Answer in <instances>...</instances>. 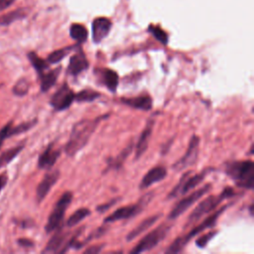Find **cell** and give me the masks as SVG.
<instances>
[{
  "label": "cell",
  "instance_id": "cell-32",
  "mask_svg": "<svg viewBox=\"0 0 254 254\" xmlns=\"http://www.w3.org/2000/svg\"><path fill=\"white\" fill-rule=\"evenodd\" d=\"M30 84L26 78L19 79L13 87V93L17 96H24L29 90Z\"/></svg>",
  "mask_w": 254,
  "mask_h": 254
},
{
  "label": "cell",
  "instance_id": "cell-42",
  "mask_svg": "<svg viewBox=\"0 0 254 254\" xmlns=\"http://www.w3.org/2000/svg\"><path fill=\"white\" fill-rule=\"evenodd\" d=\"M0 86H1V84H0Z\"/></svg>",
  "mask_w": 254,
  "mask_h": 254
},
{
  "label": "cell",
  "instance_id": "cell-3",
  "mask_svg": "<svg viewBox=\"0 0 254 254\" xmlns=\"http://www.w3.org/2000/svg\"><path fill=\"white\" fill-rule=\"evenodd\" d=\"M235 191L232 188L226 187L223 189V190L217 194V195H209L206 198L202 199L190 212L187 219L186 227L194 224L197 222L199 219H201L205 214L210 213L211 211L215 210L217 206L222 202L223 199L225 198H230L233 195H235Z\"/></svg>",
  "mask_w": 254,
  "mask_h": 254
},
{
  "label": "cell",
  "instance_id": "cell-24",
  "mask_svg": "<svg viewBox=\"0 0 254 254\" xmlns=\"http://www.w3.org/2000/svg\"><path fill=\"white\" fill-rule=\"evenodd\" d=\"M27 15V12L25 9H16L14 11H11L9 13L3 14L0 16V25L2 26H7L10 25L11 23L23 19Z\"/></svg>",
  "mask_w": 254,
  "mask_h": 254
},
{
  "label": "cell",
  "instance_id": "cell-18",
  "mask_svg": "<svg viewBox=\"0 0 254 254\" xmlns=\"http://www.w3.org/2000/svg\"><path fill=\"white\" fill-rule=\"evenodd\" d=\"M120 101L127 106L143 111H149L153 107V100L151 96L146 94H141L134 97H121Z\"/></svg>",
  "mask_w": 254,
  "mask_h": 254
},
{
  "label": "cell",
  "instance_id": "cell-25",
  "mask_svg": "<svg viewBox=\"0 0 254 254\" xmlns=\"http://www.w3.org/2000/svg\"><path fill=\"white\" fill-rule=\"evenodd\" d=\"M100 92L91 89V88H84L82 90H80L79 92H77L76 94H74V100L77 102H91L95 99H97L98 97H100Z\"/></svg>",
  "mask_w": 254,
  "mask_h": 254
},
{
  "label": "cell",
  "instance_id": "cell-41",
  "mask_svg": "<svg viewBox=\"0 0 254 254\" xmlns=\"http://www.w3.org/2000/svg\"><path fill=\"white\" fill-rule=\"evenodd\" d=\"M2 141H3V139L0 137V147H1V144H2Z\"/></svg>",
  "mask_w": 254,
  "mask_h": 254
},
{
  "label": "cell",
  "instance_id": "cell-5",
  "mask_svg": "<svg viewBox=\"0 0 254 254\" xmlns=\"http://www.w3.org/2000/svg\"><path fill=\"white\" fill-rule=\"evenodd\" d=\"M212 168H207L202 170L200 173L192 175L191 171H188L187 173L183 174V176L181 177L180 181L178 182V184L175 186V188L170 191V193L168 194L167 198L168 199H173L175 197H178L180 195H184L186 193H188L189 191L192 190L196 186H198L206 177V175L212 171Z\"/></svg>",
  "mask_w": 254,
  "mask_h": 254
},
{
  "label": "cell",
  "instance_id": "cell-17",
  "mask_svg": "<svg viewBox=\"0 0 254 254\" xmlns=\"http://www.w3.org/2000/svg\"><path fill=\"white\" fill-rule=\"evenodd\" d=\"M167 177V170L166 168L162 166H156L149 170L146 175L143 177V179L140 182L139 189L140 190H146L152 185L163 181Z\"/></svg>",
  "mask_w": 254,
  "mask_h": 254
},
{
  "label": "cell",
  "instance_id": "cell-7",
  "mask_svg": "<svg viewBox=\"0 0 254 254\" xmlns=\"http://www.w3.org/2000/svg\"><path fill=\"white\" fill-rule=\"evenodd\" d=\"M153 195H154L153 192H147L146 194L141 196L136 203L117 208L110 215L104 218V223H110V222H115L118 220L129 219L131 217H134L135 215L139 214L145 208V206L152 200Z\"/></svg>",
  "mask_w": 254,
  "mask_h": 254
},
{
  "label": "cell",
  "instance_id": "cell-15",
  "mask_svg": "<svg viewBox=\"0 0 254 254\" xmlns=\"http://www.w3.org/2000/svg\"><path fill=\"white\" fill-rule=\"evenodd\" d=\"M111 29V22L104 17H98L93 20L91 24L92 40L94 43H100L109 34Z\"/></svg>",
  "mask_w": 254,
  "mask_h": 254
},
{
  "label": "cell",
  "instance_id": "cell-36",
  "mask_svg": "<svg viewBox=\"0 0 254 254\" xmlns=\"http://www.w3.org/2000/svg\"><path fill=\"white\" fill-rule=\"evenodd\" d=\"M103 244H98V245H93V246H89L87 249L84 250L85 254H96L99 253L102 248H103Z\"/></svg>",
  "mask_w": 254,
  "mask_h": 254
},
{
  "label": "cell",
  "instance_id": "cell-8",
  "mask_svg": "<svg viewBox=\"0 0 254 254\" xmlns=\"http://www.w3.org/2000/svg\"><path fill=\"white\" fill-rule=\"evenodd\" d=\"M71 200H72V193L68 190L64 192L61 195V197L55 204V206L48 218L47 224L45 226L47 233H51L62 226L65 211H66L69 203L71 202Z\"/></svg>",
  "mask_w": 254,
  "mask_h": 254
},
{
  "label": "cell",
  "instance_id": "cell-22",
  "mask_svg": "<svg viewBox=\"0 0 254 254\" xmlns=\"http://www.w3.org/2000/svg\"><path fill=\"white\" fill-rule=\"evenodd\" d=\"M61 70H62V67L59 66L55 69H52L40 74L41 90L43 92L48 91L52 86H54V84L57 82V79L61 73Z\"/></svg>",
  "mask_w": 254,
  "mask_h": 254
},
{
  "label": "cell",
  "instance_id": "cell-10",
  "mask_svg": "<svg viewBox=\"0 0 254 254\" xmlns=\"http://www.w3.org/2000/svg\"><path fill=\"white\" fill-rule=\"evenodd\" d=\"M74 92L67 83H64L51 97L50 104L56 111H64L72 104Z\"/></svg>",
  "mask_w": 254,
  "mask_h": 254
},
{
  "label": "cell",
  "instance_id": "cell-28",
  "mask_svg": "<svg viewBox=\"0 0 254 254\" xmlns=\"http://www.w3.org/2000/svg\"><path fill=\"white\" fill-rule=\"evenodd\" d=\"M90 214V210L86 207H81L77 210H75L67 219L66 226L72 227L78 224L80 221H82L85 217H87Z\"/></svg>",
  "mask_w": 254,
  "mask_h": 254
},
{
  "label": "cell",
  "instance_id": "cell-9",
  "mask_svg": "<svg viewBox=\"0 0 254 254\" xmlns=\"http://www.w3.org/2000/svg\"><path fill=\"white\" fill-rule=\"evenodd\" d=\"M212 188L211 184H205L203 187L198 190L190 192L188 196L182 198L171 210L169 214V219H175L182 215L186 210H188L194 202H196L201 196H203L206 192H208Z\"/></svg>",
  "mask_w": 254,
  "mask_h": 254
},
{
  "label": "cell",
  "instance_id": "cell-23",
  "mask_svg": "<svg viewBox=\"0 0 254 254\" xmlns=\"http://www.w3.org/2000/svg\"><path fill=\"white\" fill-rule=\"evenodd\" d=\"M133 148H134V144H133V142H130V144L128 146H126L116 157L110 158L108 160V168L116 169V170L119 169L123 165V163L127 159V157L132 153Z\"/></svg>",
  "mask_w": 254,
  "mask_h": 254
},
{
  "label": "cell",
  "instance_id": "cell-30",
  "mask_svg": "<svg viewBox=\"0 0 254 254\" xmlns=\"http://www.w3.org/2000/svg\"><path fill=\"white\" fill-rule=\"evenodd\" d=\"M74 47H66V48H62L60 50H57L53 53H51L49 56H48V59H47V62L49 64H58L60 63L64 58H65L68 53L73 49Z\"/></svg>",
  "mask_w": 254,
  "mask_h": 254
},
{
  "label": "cell",
  "instance_id": "cell-37",
  "mask_svg": "<svg viewBox=\"0 0 254 254\" xmlns=\"http://www.w3.org/2000/svg\"><path fill=\"white\" fill-rule=\"evenodd\" d=\"M18 243L20 246L22 247H26V248H30V247H33L34 246V242L28 238H20L18 240Z\"/></svg>",
  "mask_w": 254,
  "mask_h": 254
},
{
  "label": "cell",
  "instance_id": "cell-19",
  "mask_svg": "<svg viewBox=\"0 0 254 254\" xmlns=\"http://www.w3.org/2000/svg\"><path fill=\"white\" fill-rule=\"evenodd\" d=\"M61 155V150L54 148V144H50L46 150L39 156L38 167L40 169L52 168Z\"/></svg>",
  "mask_w": 254,
  "mask_h": 254
},
{
  "label": "cell",
  "instance_id": "cell-14",
  "mask_svg": "<svg viewBox=\"0 0 254 254\" xmlns=\"http://www.w3.org/2000/svg\"><path fill=\"white\" fill-rule=\"evenodd\" d=\"M154 119L153 118H149V120L146 123L145 128L143 129L137 143L135 146V159L138 160L140 159V157L142 155L145 154L148 146H149V141L153 132V128H154Z\"/></svg>",
  "mask_w": 254,
  "mask_h": 254
},
{
  "label": "cell",
  "instance_id": "cell-6",
  "mask_svg": "<svg viewBox=\"0 0 254 254\" xmlns=\"http://www.w3.org/2000/svg\"><path fill=\"white\" fill-rule=\"evenodd\" d=\"M171 227H172V224L168 222H164L160 224L151 232H149L147 235H145L130 252L138 254V253L146 252L155 248L160 242H162L165 239L167 234L170 232Z\"/></svg>",
  "mask_w": 254,
  "mask_h": 254
},
{
  "label": "cell",
  "instance_id": "cell-29",
  "mask_svg": "<svg viewBox=\"0 0 254 254\" xmlns=\"http://www.w3.org/2000/svg\"><path fill=\"white\" fill-rule=\"evenodd\" d=\"M23 148H24V145H19L3 152L0 156V168H3L6 165H8L22 151Z\"/></svg>",
  "mask_w": 254,
  "mask_h": 254
},
{
  "label": "cell",
  "instance_id": "cell-26",
  "mask_svg": "<svg viewBox=\"0 0 254 254\" xmlns=\"http://www.w3.org/2000/svg\"><path fill=\"white\" fill-rule=\"evenodd\" d=\"M28 58L32 64V65L36 69V71L39 73V75L42 74L43 72H45L49 68V63L47 61L43 60L42 58H40L36 53H34V52L29 53Z\"/></svg>",
  "mask_w": 254,
  "mask_h": 254
},
{
  "label": "cell",
  "instance_id": "cell-2",
  "mask_svg": "<svg viewBox=\"0 0 254 254\" xmlns=\"http://www.w3.org/2000/svg\"><path fill=\"white\" fill-rule=\"evenodd\" d=\"M225 173L239 188L253 190L254 163L251 160L229 162L225 167Z\"/></svg>",
  "mask_w": 254,
  "mask_h": 254
},
{
  "label": "cell",
  "instance_id": "cell-20",
  "mask_svg": "<svg viewBox=\"0 0 254 254\" xmlns=\"http://www.w3.org/2000/svg\"><path fill=\"white\" fill-rule=\"evenodd\" d=\"M161 217L160 213H157L155 215L149 216L145 219H143L135 228H133L127 235H126V240L127 241H132L136 237H138L140 234H142L144 231H146L148 228H150L157 220Z\"/></svg>",
  "mask_w": 254,
  "mask_h": 254
},
{
  "label": "cell",
  "instance_id": "cell-27",
  "mask_svg": "<svg viewBox=\"0 0 254 254\" xmlns=\"http://www.w3.org/2000/svg\"><path fill=\"white\" fill-rule=\"evenodd\" d=\"M69 35L78 43H83L87 39V30L81 24H72L69 28Z\"/></svg>",
  "mask_w": 254,
  "mask_h": 254
},
{
  "label": "cell",
  "instance_id": "cell-33",
  "mask_svg": "<svg viewBox=\"0 0 254 254\" xmlns=\"http://www.w3.org/2000/svg\"><path fill=\"white\" fill-rule=\"evenodd\" d=\"M217 234V231L216 230H212V231H208L206 233H204L203 235L199 236L196 240H195V245L199 248H204L208 243L209 241Z\"/></svg>",
  "mask_w": 254,
  "mask_h": 254
},
{
  "label": "cell",
  "instance_id": "cell-39",
  "mask_svg": "<svg viewBox=\"0 0 254 254\" xmlns=\"http://www.w3.org/2000/svg\"><path fill=\"white\" fill-rule=\"evenodd\" d=\"M7 180H8V177H7L6 173H3L0 175V190L6 186Z\"/></svg>",
  "mask_w": 254,
  "mask_h": 254
},
{
  "label": "cell",
  "instance_id": "cell-13",
  "mask_svg": "<svg viewBox=\"0 0 254 254\" xmlns=\"http://www.w3.org/2000/svg\"><path fill=\"white\" fill-rule=\"evenodd\" d=\"M60 178V171L59 170H53L50 171L45 175L41 183L37 187V191H36V196L38 202H41L49 193L51 189L56 185Z\"/></svg>",
  "mask_w": 254,
  "mask_h": 254
},
{
  "label": "cell",
  "instance_id": "cell-34",
  "mask_svg": "<svg viewBox=\"0 0 254 254\" xmlns=\"http://www.w3.org/2000/svg\"><path fill=\"white\" fill-rule=\"evenodd\" d=\"M149 30H150V32L153 34V36H154L159 42H161L163 45H167V44H168V35H167L161 28L150 26Z\"/></svg>",
  "mask_w": 254,
  "mask_h": 254
},
{
  "label": "cell",
  "instance_id": "cell-40",
  "mask_svg": "<svg viewBox=\"0 0 254 254\" xmlns=\"http://www.w3.org/2000/svg\"><path fill=\"white\" fill-rule=\"evenodd\" d=\"M249 211H250V215H253V204L252 203L249 206Z\"/></svg>",
  "mask_w": 254,
  "mask_h": 254
},
{
  "label": "cell",
  "instance_id": "cell-21",
  "mask_svg": "<svg viewBox=\"0 0 254 254\" xmlns=\"http://www.w3.org/2000/svg\"><path fill=\"white\" fill-rule=\"evenodd\" d=\"M99 74L102 79V83L107 87V89L111 92H115L119 82V76L117 72L110 68H101Z\"/></svg>",
  "mask_w": 254,
  "mask_h": 254
},
{
  "label": "cell",
  "instance_id": "cell-16",
  "mask_svg": "<svg viewBox=\"0 0 254 254\" xmlns=\"http://www.w3.org/2000/svg\"><path fill=\"white\" fill-rule=\"evenodd\" d=\"M88 61L81 50H78L69 59V63L66 68L68 74L76 76L88 68Z\"/></svg>",
  "mask_w": 254,
  "mask_h": 254
},
{
  "label": "cell",
  "instance_id": "cell-11",
  "mask_svg": "<svg viewBox=\"0 0 254 254\" xmlns=\"http://www.w3.org/2000/svg\"><path fill=\"white\" fill-rule=\"evenodd\" d=\"M198 147H199V137L193 134L190 140L186 153L180 160H178L173 165V169L177 172H180L192 166L197 160Z\"/></svg>",
  "mask_w": 254,
  "mask_h": 254
},
{
  "label": "cell",
  "instance_id": "cell-12",
  "mask_svg": "<svg viewBox=\"0 0 254 254\" xmlns=\"http://www.w3.org/2000/svg\"><path fill=\"white\" fill-rule=\"evenodd\" d=\"M55 231V234L43 250L44 253H64L68 250V242L72 233L64 231L62 226Z\"/></svg>",
  "mask_w": 254,
  "mask_h": 254
},
{
  "label": "cell",
  "instance_id": "cell-35",
  "mask_svg": "<svg viewBox=\"0 0 254 254\" xmlns=\"http://www.w3.org/2000/svg\"><path fill=\"white\" fill-rule=\"evenodd\" d=\"M118 197L117 198H113V199H111V200H109L108 202H106V203H103V204H100V205H98L97 206V211L98 212H105L107 209H109L110 208V206H112L113 204H115L117 201H118Z\"/></svg>",
  "mask_w": 254,
  "mask_h": 254
},
{
  "label": "cell",
  "instance_id": "cell-38",
  "mask_svg": "<svg viewBox=\"0 0 254 254\" xmlns=\"http://www.w3.org/2000/svg\"><path fill=\"white\" fill-rule=\"evenodd\" d=\"M15 0H0V11L8 8Z\"/></svg>",
  "mask_w": 254,
  "mask_h": 254
},
{
  "label": "cell",
  "instance_id": "cell-31",
  "mask_svg": "<svg viewBox=\"0 0 254 254\" xmlns=\"http://www.w3.org/2000/svg\"><path fill=\"white\" fill-rule=\"evenodd\" d=\"M36 123H37V119H33V120H30L27 122H23L17 126L12 125V127L10 129V136L18 135V134H21V133H24V132L30 130Z\"/></svg>",
  "mask_w": 254,
  "mask_h": 254
},
{
  "label": "cell",
  "instance_id": "cell-1",
  "mask_svg": "<svg viewBox=\"0 0 254 254\" xmlns=\"http://www.w3.org/2000/svg\"><path fill=\"white\" fill-rule=\"evenodd\" d=\"M109 115H100L92 119H82L76 122L71 129L69 138L64 146V152L67 156L72 157L77 154L89 141L98 124Z\"/></svg>",
  "mask_w": 254,
  "mask_h": 254
},
{
  "label": "cell",
  "instance_id": "cell-4",
  "mask_svg": "<svg viewBox=\"0 0 254 254\" xmlns=\"http://www.w3.org/2000/svg\"><path fill=\"white\" fill-rule=\"evenodd\" d=\"M228 204L226 205H222L221 207H219L217 210H215L212 214H210L209 216H207L202 222H200L198 225H196L195 227H193L192 229H190V231L185 235L179 236L175 241H173V243L169 246V248L166 250V253L169 254H175L178 252H181L186 245L189 243V241L194 237L195 235H197L198 233L202 232L203 230H206L208 228L213 227L216 224V221L218 219V217L221 215V213L224 212V210L227 208Z\"/></svg>",
  "mask_w": 254,
  "mask_h": 254
}]
</instances>
